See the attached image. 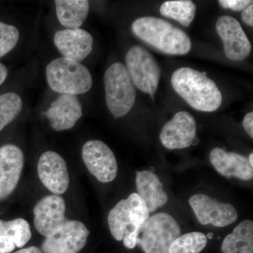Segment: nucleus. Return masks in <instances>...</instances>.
<instances>
[{"mask_svg":"<svg viewBox=\"0 0 253 253\" xmlns=\"http://www.w3.org/2000/svg\"><path fill=\"white\" fill-rule=\"evenodd\" d=\"M216 31L224 44V53L232 61H243L251 54V42L235 18L222 16L217 20Z\"/></svg>","mask_w":253,"mask_h":253,"instance_id":"obj_11","label":"nucleus"},{"mask_svg":"<svg viewBox=\"0 0 253 253\" xmlns=\"http://www.w3.org/2000/svg\"><path fill=\"white\" fill-rule=\"evenodd\" d=\"M56 16L66 29H77L84 23L89 11L86 0H56Z\"/></svg>","mask_w":253,"mask_h":253,"instance_id":"obj_19","label":"nucleus"},{"mask_svg":"<svg viewBox=\"0 0 253 253\" xmlns=\"http://www.w3.org/2000/svg\"><path fill=\"white\" fill-rule=\"evenodd\" d=\"M18 40L19 31L17 28L0 21V58L14 49Z\"/></svg>","mask_w":253,"mask_h":253,"instance_id":"obj_27","label":"nucleus"},{"mask_svg":"<svg viewBox=\"0 0 253 253\" xmlns=\"http://www.w3.org/2000/svg\"><path fill=\"white\" fill-rule=\"evenodd\" d=\"M106 101L115 118L126 116L134 106L136 90L126 68L122 63L111 65L104 74Z\"/></svg>","mask_w":253,"mask_h":253,"instance_id":"obj_4","label":"nucleus"},{"mask_svg":"<svg viewBox=\"0 0 253 253\" xmlns=\"http://www.w3.org/2000/svg\"><path fill=\"white\" fill-rule=\"evenodd\" d=\"M243 126L244 129L247 131L249 135L251 138H253V113H248L245 116L244 121H243Z\"/></svg>","mask_w":253,"mask_h":253,"instance_id":"obj_30","label":"nucleus"},{"mask_svg":"<svg viewBox=\"0 0 253 253\" xmlns=\"http://www.w3.org/2000/svg\"><path fill=\"white\" fill-rule=\"evenodd\" d=\"M89 231L81 221L67 220L54 236L42 244L44 253H78L84 247Z\"/></svg>","mask_w":253,"mask_h":253,"instance_id":"obj_9","label":"nucleus"},{"mask_svg":"<svg viewBox=\"0 0 253 253\" xmlns=\"http://www.w3.org/2000/svg\"><path fill=\"white\" fill-rule=\"evenodd\" d=\"M224 253H253V222L241 221L226 236L221 247Z\"/></svg>","mask_w":253,"mask_h":253,"instance_id":"obj_20","label":"nucleus"},{"mask_svg":"<svg viewBox=\"0 0 253 253\" xmlns=\"http://www.w3.org/2000/svg\"><path fill=\"white\" fill-rule=\"evenodd\" d=\"M253 5L251 4L249 7L245 9L241 14V18L244 23L248 26H253Z\"/></svg>","mask_w":253,"mask_h":253,"instance_id":"obj_31","label":"nucleus"},{"mask_svg":"<svg viewBox=\"0 0 253 253\" xmlns=\"http://www.w3.org/2000/svg\"><path fill=\"white\" fill-rule=\"evenodd\" d=\"M40 179L46 188L55 195H61L69 186V174L66 161L52 151L44 153L38 163Z\"/></svg>","mask_w":253,"mask_h":253,"instance_id":"obj_13","label":"nucleus"},{"mask_svg":"<svg viewBox=\"0 0 253 253\" xmlns=\"http://www.w3.org/2000/svg\"><path fill=\"white\" fill-rule=\"evenodd\" d=\"M110 231L111 235L116 241H123L125 234L136 230L131 224L129 211L126 200H121L117 205L110 211L108 215Z\"/></svg>","mask_w":253,"mask_h":253,"instance_id":"obj_21","label":"nucleus"},{"mask_svg":"<svg viewBox=\"0 0 253 253\" xmlns=\"http://www.w3.org/2000/svg\"><path fill=\"white\" fill-rule=\"evenodd\" d=\"M126 200L131 224L134 229L141 232L145 223L149 219V209L136 193L129 195Z\"/></svg>","mask_w":253,"mask_h":253,"instance_id":"obj_26","label":"nucleus"},{"mask_svg":"<svg viewBox=\"0 0 253 253\" xmlns=\"http://www.w3.org/2000/svg\"><path fill=\"white\" fill-rule=\"evenodd\" d=\"M207 244L208 238L204 233H187L174 240L169 248V253H200Z\"/></svg>","mask_w":253,"mask_h":253,"instance_id":"obj_24","label":"nucleus"},{"mask_svg":"<svg viewBox=\"0 0 253 253\" xmlns=\"http://www.w3.org/2000/svg\"><path fill=\"white\" fill-rule=\"evenodd\" d=\"M126 64L134 85L154 99L161 69L154 56L140 46H132L126 52Z\"/></svg>","mask_w":253,"mask_h":253,"instance_id":"obj_6","label":"nucleus"},{"mask_svg":"<svg viewBox=\"0 0 253 253\" xmlns=\"http://www.w3.org/2000/svg\"><path fill=\"white\" fill-rule=\"evenodd\" d=\"M8 71L7 68L2 63H0V86L7 77Z\"/></svg>","mask_w":253,"mask_h":253,"instance_id":"obj_32","label":"nucleus"},{"mask_svg":"<svg viewBox=\"0 0 253 253\" xmlns=\"http://www.w3.org/2000/svg\"><path fill=\"white\" fill-rule=\"evenodd\" d=\"M221 7L224 9H229L233 11H244L245 9L253 4V1L251 0H219Z\"/></svg>","mask_w":253,"mask_h":253,"instance_id":"obj_28","label":"nucleus"},{"mask_svg":"<svg viewBox=\"0 0 253 253\" xmlns=\"http://www.w3.org/2000/svg\"><path fill=\"white\" fill-rule=\"evenodd\" d=\"M66 204L59 195H50L41 199L34 208V224L45 238L54 236L68 220L65 217Z\"/></svg>","mask_w":253,"mask_h":253,"instance_id":"obj_10","label":"nucleus"},{"mask_svg":"<svg viewBox=\"0 0 253 253\" xmlns=\"http://www.w3.org/2000/svg\"><path fill=\"white\" fill-rule=\"evenodd\" d=\"M24 165L23 151L13 144L0 148V200L6 199L16 189Z\"/></svg>","mask_w":253,"mask_h":253,"instance_id":"obj_14","label":"nucleus"},{"mask_svg":"<svg viewBox=\"0 0 253 253\" xmlns=\"http://www.w3.org/2000/svg\"><path fill=\"white\" fill-rule=\"evenodd\" d=\"M14 253H43L39 248L36 246H31V247L27 248V249H23L20 251H16Z\"/></svg>","mask_w":253,"mask_h":253,"instance_id":"obj_33","label":"nucleus"},{"mask_svg":"<svg viewBox=\"0 0 253 253\" xmlns=\"http://www.w3.org/2000/svg\"><path fill=\"white\" fill-rule=\"evenodd\" d=\"M210 161L221 175L246 181L253 179V168L243 155L215 148L210 154Z\"/></svg>","mask_w":253,"mask_h":253,"instance_id":"obj_17","label":"nucleus"},{"mask_svg":"<svg viewBox=\"0 0 253 253\" xmlns=\"http://www.w3.org/2000/svg\"><path fill=\"white\" fill-rule=\"evenodd\" d=\"M22 107V99L16 93L0 95V131L18 117Z\"/></svg>","mask_w":253,"mask_h":253,"instance_id":"obj_25","label":"nucleus"},{"mask_svg":"<svg viewBox=\"0 0 253 253\" xmlns=\"http://www.w3.org/2000/svg\"><path fill=\"white\" fill-rule=\"evenodd\" d=\"M133 33L163 54L185 55L191 48L189 37L172 24L152 16L138 18L131 25Z\"/></svg>","mask_w":253,"mask_h":253,"instance_id":"obj_2","label":"nucleus"},{"mask_svg":"<svg viewBox=\"0 0 253 253\" xmlns=\"http://www.w3.org/2000/svg\"><path fill=\"white\" fill-rule=\"evenodd\" d=\"M136 186L137 194L144 201L149 212H155L167 204L168 195L162 182L154 172L149 170L136 172Z\"/></svg>","mask_w":253,"mask_h":253,"instance_id":"obj_18","label":"nucleus"},{"mask_svg":"<svg viewBox=\"0 0 253 253\" xmlns=\"http://www.w3.org/2000/svg\"><path fill=\"white\" fill-rule=\"evenodd\" d=\"M82 157L89 172L101 182L109 183L116 179L117 161L112 150L105 143L87 141L83 146Z\"/></svg>","mask_w":253,"mask_h":253,"instance_id":"obj_7","label":"nucleus"},{"mask_svg":"<svg viewBox=\"0 0 253 253\" xmlns=\"http://www.w3.org/2000/svg\"><path fill=\"white\" fill-rule=\"evenodd\" d=\"M0 236H7L12 240L16 247L22 248L31 239V226L22 218L11 221L0 219Z\"/></svg>","mask_w":253,"mask_h":253,"instance_id":"obj_23","label":"nucleus"},{"mask_svg":"<svg viewBox=\"0 0 253 253\" xmlns=\"http://www.w3.org/2000/svg\"><path fill=\"white\" fill-rule=\"evenodd\" d=\"M189 203L199 222L204 225L225 227L235 222L239 217L232 205L219 202L208 195H194Z\"/></svg>","mask_w":253,"mask_h":253,"instance_id":"obj_8","label":"nucleus"},{"mask_svg":"<svg viewBox=\"0 0 253 253\" xmlns=\"http://www.w3.org/2000/svg\"><path fill=\"white\" fill-rule=\"evenodd\" d=\"M201 73L190 68L176 70L171 77L173 89L196 111L213 112L222 102L221 91L214 82Z\"/></svg>","mask_w":253,"mask_h":253,"instance_id":"obj_1","label":"nucleus"},{"mask_svg":"<svg viewBox=\"0 0 253 253\" xmlns=\"http://www.w3.org/2000/svg\"><path fill=\"white\" fill-rule=\"evenodd\" d=\"M16 246L7 236H0V253H9L14 251Z\"/></svg>","mask_w":253,"mask_h":253,"instance_id":"obj_29","label":"nucleus"},{"mask_svg":"<svg viewBox=\"0 0 253 253\" xmlns=\"http://www.w3.org/2000/svg\"><path fill=\"white\" fill-rule=\"evenodd\" d=\"M196 4L189 0L167 1L161 5L160 12L165 17L175 20L185 27H189L196 14Z\"/></svg>","mask_w":253,"mask_h":253,"instance_id":"obj_22","label":"nucleus"},{"mask_svg":"<svg viewBox=\"0 0 253 253\" xmlns=\"http://www.w3.org/2000/svg\"><path fill=\"white\" fill-rule=\"evenodd\" d=\"M196 123L191 113H176L163 126L160 140L168 149H183L189 147L196 139Z\"/></svg>","mask_w":253,"mask_h":253,"instance_id":"obj_12","label":"nucleus"},{"mask_svg":"<svg viewBox=\"0 0 253 253\" xmlns=\"http://www.w3.org/2000/svg\"><path fill=\"white\" fill-rule=\"evenodd\" d=\"M46 78L49 87L61 94H84L92 86L87 68L64 57L53 60L46 66Z\"/></svg>","mask_w":253,"mask_h":253,"instance_id":"obj_3","label":"nucleus"},{"mask_svg":"<svg viewBox=\"0 0 253 253\" xmlns=\"http://www.w3.org/2000/svg\"><path fill=\"white\" fill-rule=\"evenodd\" d=\"M54 42L62 57L78 63L85 59L92 51V36L81 28L56 32Z\"/></svg>","mask_w":253,"mask_h":253,"instance_id":"obj_15","label":"nucleus"},{"mask_svg":"<svg viewBox=\"0 0 253 253\" xmlns=\"http://www.w3.org/2000/svg\"><path fill=\"white\" fill-rule=\"evenodd\" d=\"M141 232L138 243L145 253H169L171 245L181 235V228L172 216L160 212L149 217Z\"/></svg>","mask_w":253,"mask_h":253,"instance_id":"obj_5","label":"nucleus"},{"mask_svg":"<svg viewBox=\"0 0 253 253\" xmlns=\"http://www.w3.org/2000/svg\"><path fill=\"white\" fill-rule=\"evenodd\" d=\"M55 131L71 129L81 118L82 106L77 95L60 94L45 113Z\"/></svg>","mask_w":253,"mask_h":253,"instance_id":"obj_16","label":"nucleus"},{"mask_svg":"<svg viewBox=\"0 0 253 253\" xmlns=\"http://www.w3.org/2000/svg\"><path fill=\"white\" fill-rule=\"evenodd\" d=\"M248 159H249L250 164H251V166H252V167H253V154H250L249 158H248Z\"/></svg>","mask_w":253,"mask_h":253,"instance_id":"obj_34","label":"nucleus"}]
</instances>
